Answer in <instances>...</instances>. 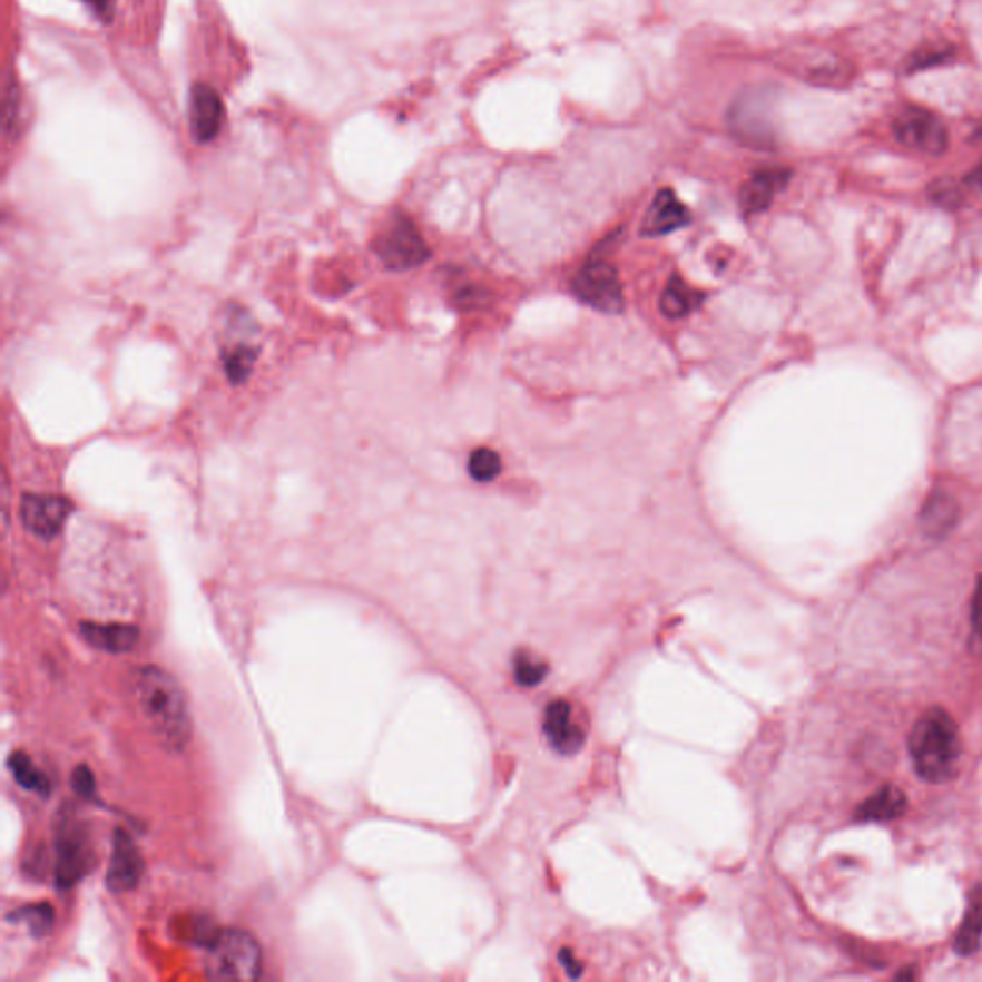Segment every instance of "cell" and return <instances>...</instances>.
<instances>
[{"mask_svg": "<svg viewBox=\"0 0 982 982\" xmlns=\"http://www.w3.org/2000/svg\"><path fill=\"white\" fill-rule=\"evenodd\" d=\"M132 695L159 745L169 753L185 750L193 737V719L177 679L158 666H143L132 676Z\"/></svg>", "mask_w": 982, "mask_h": 982, "instance_id": "6da1fadb", "label": "cell"}, {"mask_svg": "<svg viewBox=\"0 0 982 982\" xmlns=\"http://www.w3.org/2000/svg\"><path fill=\"white\" fill-rule=\"evenodd\" d=\"M910 755L921 779L944 783L954 777L962 739L954 718L944 708L934 706L917 719L910 735Z\"/></svg>", "mask_w": 982, "mask_h": 982, "instance_id": "7a4b0ae2", "label": "cell"}, {"mask_svg": "<svg viewBox=\"0 0 982 982\" xmlns=\"http://www.w3.org/2000/svg\"><path fill=\"white\" fill-rule=\"evenodd\" d=\"M206 950V975L215 981H256L264 955L254 934L240 929H222Z\"/></svg>", "mask_w": 982, "mask_h": 982, "instance_id": "3957f363", "label": "cell"}, {"mask_svg": "<svg viewBox=\"0 0 982 982\" xmlns=\"http://www.w3.org/2000/svg\"><path fill=\"white\" fill-rule=\"evenodd\" d=\"M774 108V95L768 90H743L727 110V127L743 145L772 148L775 143Z\"/></svg>", "mask_w": 982, "mask_h": 982, "instance_id": "277c9868", "label": "cell"}, {"mask_svg": "<svg viewBox=\"0 0 982 982\" xmlns=\"http://www.w3.org/2000/svg\"><path fill=\"white\" fill-rule=\"evenodd\" d=\"M374 252L387 269L394 271L419 267L430 256L429 246L424 243L419 228L405 215H395L394 219L387 223L386 228L374 243Z\"/></svg>", "mask_w": 982, "mask_h": 982, "instance_id": "5b68a950", "label": "cell"}, {"mask_svg": "<svg viewBox=\"0 0 982 982\" xmlns=\"http://www.w3.org/2000/svg\"><path fill=\"white\" fill-rule=\"evenodd\" d=\"M572 291L597 312L620 313L623 310L622 283L615 267L602 256L589 257L572 281Z\"/></svg>", "mask_w": 982, "mask_h": 982, "instance_id": "8992f818", "label": "cell"}, {"mask_svg": "<svg viewBox=\"0 0 982 982\" xmlns=\"http://www.w3.org/2000/svg\"><path fill=\"white\" fill-rule=\"evenodd\" d=\"M894 135L900 145L939 156L947 148V131L941 119L923 108H906L894 119Z\"/></svg>", "mask_w": 982, "mask_h": 982, "instance_id": "52a82bcc", "label": "cell"}, {"mask_svg": "<svg viewBox=\"0 0 982 982\" xmlns=\"http://www.w3.org/2000/svg\"><path fill=\"white\" fill-rule=\"evenodd\" d=\"M90 860L92 852L85 831L77 825H63L56 838V886L62 891L73 888L89 872Z\"/></svg>", "mask_w": 982, "mask_h": 982, "instance_id": "ba28073f", "label": "cell"}, {"mask_svg": "<svg viewBox=\"0 0 982 982\" xmlns=\"http://www.w3.org/2000/svg\"><path fill=\"white\" fill-rule=\"evenodd\" d=\"M71 503L60 495L26 493L21 499L20 514L23 527L41 540H52L62 532L70 517Z\"/></svg>", "mask_w": 982, "mask_h": 982, "instance_id": "9c48e42d", "label": "cell"}, {"mask_svg": "<svg viewBox=\"0 0 982 982\" xmlns=\"http://www.w3.org/2000/svg\"><path fill=\"white\" fill-rule=\"evenodd\" d=\"M143 875H145V860L137 844L127 831H116L111 844L110 864L106 872V886L111 893H131L139 886Z\"/></svg>", "mask_w": 982, "mask_h": 982, "instance_id": "30bf717a", "label": "cell"}, {"mask_svg": "<svg viewBox=\"0 0 982 982\" xmlns=\"http://www.w3.org/2000/svg\"><path fill=\"white\" fill-rule=\"evenodd\" d=\"M225 124V105L219 92L206 84L194 85L188 98V127L198 145H208L219 137Z\"/></svg>", "mask_w": 982, "mask_h": 982, "instance_id": "8fae6325", "label": "cell"}, {"mask_svg": "<svg viewBox=\"0 0 982 982\" xmlns=\"http://www.w3.org/2000/svg\"><path fill=\"white\" fill-rule=\"evenodd\" d=\"M691 223V212L684 202L679 200L678 194L671 188L658 190L657 196L650 202L649 209L641 223V236L658 238L670 235L678 228L687 227Z\"/></svg>", "mask_w": 982, "mask_h": 982, "instance_id": "7c38bea8", "label": "cell"}, {"mask_svg": "<svg viewBox=\"0 0 982 982\" xmlns=\"http://www.w3.org/2000/svg\"><path fill=\"white\" fill-rule=\"evenodd\" d=\"M789 180L790 169L787 167H762L755 171L740 187L739 204L743 214L756 215L768 209L775 194L787 187Z\"/></svg>", "mask_w": 982, "mask_h": 982, "instance_id": "4fadbf2b", "label": "cell"}, {"mask_svg": "<svg viewBox=\"0 0 982 982\" xmlns=\"http://www.w3.org/2000/svg\"><path fill=\"white\" fill-rule=\"evenodd\" d=\"M79 631L90 647L110 655L129 652L139 644L140 637L139 628L121 622H84Z\"/></svg>", "mask_w": 982, "mask_h": 982, "instance_id": "5bb4252c", "label": "cell"}, {"mask_svg": "<svg viewBox=\"0 0 982 982\" xmlns=\"http://www.w3.org/2000/svg\"><path fill=\"white\" fill-rule=\"evenodd\" d=\"M546 734L551 745L564 755L578 750L586 739V734L576 719L575 708L564 700H557L547 708Z\"/></svg>", "mask_w": 982, "mask_h": 982, "instance_id": "9a60e30c", "label": "cell"}, {"mask_svg": "<svg viewBox=\"0 0 982 982\" xmlns=\"http://www.w3.org/2000/svg\"><path fill=\"white\" fill-rule=\"evenodd\" d=\"M958 519H960L958 501L942 490L933 491L920 512L921 527L933 538L946 536L955 527Z\"/></svg>", "mask_w": 982, "mask_h": 982, "instance_id": "2e32d148", "label": "cell"}, {"mask_svg": "<svg viewBox=\"0 0 982 982\" xmlns=\"http://www.w3.org/2000/svg\"><path fill=\"white\" fill-rule=\"evenodd\" d=\"M907 808V798L898 787L886 785L870 796L864 804L856 809V819L860 822H891L902 816Z\"/></svg>", "mask_w": 982, "mask_h": 982, "instance_id": "e0dca14e", "label": "cell"}, {"mask_svg": "<svg viewBox=\"0 0 982 982\" xmlns=\"http://www.w3.org/2000/svg\"><path fill=\"white\" fill-rule=\"evenodd\" d=\"M982 941V885H976L968 898L963 923L955 934L954 947L960 955L975 954Z\"/></svg>", "mask_w": 982, "mask_h": 982, "instance_id": "ac0fdd59", "label": "cell"}, {"mask_svg": "<svg viewBox=\"0 0 982 982\" xmlns=\"http://www.w3.org/2000/svg\"><path fill=\"white\" fill-rule=\"evenodd\" d=\"M700 298V292L691 288L684 278L671 277L660 298V312L668 318H684L699 307Z\"/></svg>", "mask_w": 982, "mask_h": 982, "instance_id": "d6986e66", "label": "cell"}, {"mask_svg": "<svg viewBox=\"0 0 982 982\" xmlns=\"http://www.w3.org/2000/svg\"><path fill=\"white\" fill-rule=\"evenodd\" d=\"M8 772L21 789L31 790L36 795H50L49 777L26 753H12L8 758Z\"/></svg>", "mask_w": 982, "mask_h": 982, "instance_id": "ffe728a7", "label": "cell"}, {"mask_svg": "<svg viewBox=\"0 0 982 982\" xmlns=\"http://www.w3.org/2000/svg\"><path fill=\"white\" fill-rule=\"evenodd\" d=\"M256 357L257 347L252 346L248 342H238L233 347L228 346L227 352L223 353V365H225L228 381L233 384L246 381L248 374L252 373L254 363H256Z\"/></svg>", "mask_w": 982, "mask_h": 982, "instance_id": "44dd1931", "label": "cell"}, {"mask_svg": "<svg viewBox=\"0 0 982 982\" xmlns=\"http://www.w3.org/2000/svg\"><path fill=\"white\" fill-rule=\"evenodd\" d=\"M8 920L14 921V923H26L31 933L41 936V934L49 933V929L52 927L55 912H52L50 904H39V906L21 907L18 912L10 913Z\"/></svg>", "mask_w": 982, "mask_h": 982, "instance_id": "7402d4cb", "label": "cell"}, {"mask_svg": "<svg viewBox=\"0 0 982 982\" xmlns=\"http://www.w3.org/2000/svg\"><path fill=\"white\" fill-rule=\"evenodd\" d=\"M469 472L477 482H491L501 472V456L493 450L480 448L469 459Z\"/></svg>", "mask_w": 982, "mask_h": 982, "instance_id": "603a6c76", "label": "cell"}, {"mask_svg": "<svg viewBox=\"0 0 982 982\" xmlns=\"http://www.w3.org/2000/svg\"><path fill=\"white\" fill-rule=\"evenodd\" d=\"M2 106H4V135L10 137V135H14L18 131L21 116V90L14 76H8L7 81H4V100H2Z\"/></svg>", "mask_w": 982, "mask_h": 982, "instance_id": "cb8c5ba5", "label": "cell"}, {"mask_svg": "<svg viewBox=\"0 0 982 982\" xmlns=\"http://www.w3.org/2000/svg\"><path fill=\"white\" fill-rule=\"evenodd\" d=\"M929 194H931V200L934 204H941L946 208H955L958 204H962V190L958 188L954 180H934L929 188Z\"/></svg>", "mask_w": 982, "mask_h": 982, "instance_id": "d4e9b609", "label": "cell"}, {"mask_svg": "<svg viewBox=\"0 0 982 982\" xmlns=\"http://www.w3.org/2000/svg\"><path fill=\"white\" fill-rule=\"evenodd\" d=\"M71 789L85 801H97V779L87 766H77L71 774Z\"/></svg>", "mask_w": 982, "mask_h": 982, "instance_id": "484cf974", "label": "cell"}, {"mask_svg": "<svg viewBox=\"0 0 982 982\" xmlns=\"http://www.w3.org/2000/svg\"><path fill=\"white\" fill-rule=\"evenodd\" d=\"M971 623H973V639L982 650V580L976 581L973 602H971Z\"/></svg>", "mask_w": 982, "mask_h": 982, "instance_id": "4316f807", "label": "cell"}, {"mask_svg": "<svg viewBox=\"0 0 982 982\" xmlns=\"http://www.w3.org/2000/svg\"><path fill=\"white\" fill-rule=\"evenodd\" d=\"M527 660H519L517 678H519L520 681H524L527 685H533L536 681H540V679L543 678V666L538 665V662H527Z\"/></svg>", "mask_w": 982, "mask_h": 982, "instance_id": "83f0119b", "label": "cell"}, {"mask_svg": "<svg viewBox=\"0 0 982 982\" xmlns=\"http://www.w3.org/2000/svg\"><path fill=\"white\" fill-rule=\"evenodd\" d=\"M965 183H968L969 187L982 190V164H979V166L965 177Z\"/></svg>", "mask_w": 982, "mask_h": 982, "instance_id": "f1b7e54d", "label": "cell"}, {"mask_svg": "<svg viewBox=\"0 0 982 982\" xmlns=\"http://www.w3.org/2000/svg\"><path fill=\"white\" fill-rule=\"evenodd\" d=\"M89 2H92V7L97 8V12L106 14V12H108V4H110L111 0H89Z\"/></svg>", "mask_w": 982, "mask_h": 982, "instance_id": "f546056e", "label": "cell"}]
</instances>
